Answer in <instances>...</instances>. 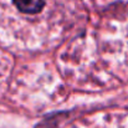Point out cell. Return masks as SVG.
Instances as JSON below:
<instances>
[{
	"label": "cell",
	"mask_w": 128,
	"mask_h": 128,
	"mask_svg": "<svg viewBox=\"0 0 128 128\" xmlns=\"http://www.w3.org/2000/svg\"><path fill=\"white\" fill-rule=\"evenodd\" d=\"M9 1L12 12L16 18H21L22 21L40 20L44 11L48 5V0H6Z\"/></svg>",
	"instance_id": "obj_1"
}]
</instances>
